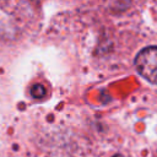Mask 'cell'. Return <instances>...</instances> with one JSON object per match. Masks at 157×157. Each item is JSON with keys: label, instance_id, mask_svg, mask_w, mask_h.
I'll use <instances>...</instances> for the list:
<instances>
[{"label": "cell", "instance_id": "1", "mask_svg": "<svg viewBox=\"0 0 157 157\" xmlns=\"http://www.w3.org/2000/svg\"><path fill=\"white\" fill-rule=\"evenodd\" d=\"M135 67L144 78L157 85V47L142 49L135 58Z\"/></svg>", "mask_w": 157, "mask_h": 157}, {"label": "cell", "instance_id": "2", "mask_svg": "<svg viewBox=\"0 0 157 157\" xmlns=\"http://www.w3.org/2000/svg\"><path fill=\"white\" fill-rule=\"evenodd\" d=\"M31 94H32L33 98H43L47 94V91L42 85L36 83L31 87Z\"/></svg>", "mask_w": 157, "mask_h": 157}, {"label": "cell", "instance_id": "3", "mask_svg": "<svg viewBox=\"0 0 157 157\" xmlns=\"http://www.w3.org/2000/svg\"><path fill=\"white\" fill-rule=\"evenodd\" d=\"M114 157H120V156H114Z\"/></svg>", "mask_w": 157, "mask_h": 157}]
</instances>
